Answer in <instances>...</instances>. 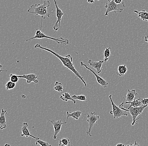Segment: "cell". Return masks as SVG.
I'll use <instances>...</instances> for the list:
<instances>
[{"instance_id":"obj_19","label":"cell","mask_w":148,"mask_h":146,"mask_svg":"<svg viewBox=\"0 0 148 146\" xmlns=\"http://www.w3.org/2000/svg\"><path fill=\"white\" fill-rule=\"evenodd\" d=\"M117 71H118V74L119 76H124L127 73V68L126 65L124 64V65H119L117 69Z\"/></svg>"},{"instance_id":"obj_6","label":"cell","mask_w":148,"mask_h":146,"mask_svg":"<svg viewBox=\"0 0 148 146\" xmlns=\"http://www.w3.org/2000/svg\"><path fill=\"white\" fill-rule=\"evenodd\" d=\"M112 96L110 95L109 96V98L110 100L111 104H112V110L110 111V113L113 115L114 118V119H117L121 118L122 116H128V114L127 113L128 112L126 111L123 109L121 108L120 107H118L117 105L114 104V102L112 99Z\"/></svg>"},{"instance_id":"obj_31","label":"cell","mask_w":148,"mask_h":146,"mask_svg":"<svg viewBox=\"0 0 148 146\" xmlns=\"http://www.w3.org/2000/svg\"><path fill=\"white\" fill-rule=\"evenodd\" d=\"M145 41L148 43V36H145Z\"/></svg>"},{"instance_id":"obj_29","label":"cell","mask_w":148,"mask_h":146,"mask_svg":"<svg viewBox=\"0 0 148 146\" xmlns=\"http://www.w3.org/2000/svg\"><path fill=\"white\" fill-rule=\"evenodd\" d=\"M126 146H140V145L139 144H138V143H137L136 141H135V143H134V144H131L130 145H127Z\"/></svg>"},{"instance_id":"obj_27","label":"cell","mask_w":148,"mask_h":146,"mask_svg":"<svg viewBox=\"0 0 148 146\" xmlns=\"http://www.w3.org/2000/svg\"><path fill=\"white\" fill-rule=\"evenodd\" d=\"M36 145H39L40 146H51V145H50L48 142H46L42 141V140H40V139H38V140H36Z\"/></svg>"},{"instance_id":"obj_14","label":"cell","mask_w":148,"mask_h":146,"mask_svg":"<svg viewBox=\"0 0 148 146\" xmlns=\"http://www.w3.org/2000/svg\"><path fill=\"white\" fill-rule=\"evenodd\" d=\"M7 114V111L3 109H2L0 116V128L1 130L7 128V122L6 121L5 114Z\"/></svg>"},{"instance_id":"obj_32","label":"cell","mask_w":148,"mask_h":146,"mask_svg":"<svg viewBox=\"0 0 148 146\" xmlns=\"http://www.w3.org/2000/svg\"><path fill=\"white\" fill-rule=\"evenodd\" d=\"M116 146H125V145H124V144H122V143H120V144H118L116 145Z\"/></svg>"},{"instance_id":"obj_2","label":"cell","mask_w":148,"mask_h":146,"mask_svg":"<svg viewBox=\"0 0 148 146\" xmlns=\"http://www.w3.org/2000/svg\"><path fill=\"white\" fill-rule=\"evenodd\" d=\"M50 5V2L49 0H43L42 4H35L30 6V8L27 10V12L36 15H39L41 16V25L40 29L42 27V19H45V16L50 17V14L48 12L47 9Z\"/></svg>"},{"instance_id":"obj_17","label":"cell","mask_w":148,"mask_h":146,"mask_svg":"<svg viewBox=\"0 0 148 146\" xmlns=\"http://www.w3.org/2000/svg\"><path fill=\"white\" fill-rule=\"evenodd\" d=\"M84 114L82 113L81 111L79 110L74 111L73 112H69L68 111L66 112L67 114V120L69 119V118L72 117L75 120H78L79 118L81 116V115Z\"/></svg>"},{"instance_id":"obj_12","label":"cell","mask_w":148,"mask_h":146,"mask_svg":"<svg viewBox=\"0 0 148 146\" xmlns=\"http://www.w3.org/2000/svg\"><path fill=\"white\" fill-rule=\"evenodd\" d=\"M21 130L22 132V134L21 135L22 136H25L26 138L30 136L33 138H35L36 140L40 139L39 138L34 136L30 134L29 129V125L27 123L24 122L23 123Z\"/></svg>"},{"instance_id":"obj_9","label":"cell","mask_w":148,"mask_h":146,"mask_svg":"<svg viewBox=\"0 0 148 146\" xmlns=\"http://www.w3.org/2000/svg\"><path fill=\"white\" fill-rule=\"evenodd\" d=\"M80 64L81 66H84V67H86L87 70L90 71V72L95 75V76L96 77V79H97V83H98V84H99L103 88H107V86H108L109 84H108V82H107L106 80L103 79L102 77H101L98 75L95 71H93L92 69H90V68H89V67L86 64L84 63L83 62H80Z\"/></svg>"},{"instance_id":"obj_26","label":"cell","mask_w":148,"mask_h":146,"mask_svg":"<svg viewBox=\"0 0 148 146\" xmlns=\"http://www.w3.org/2000/svg\"><path fill=\"white\" fill-rule=\"evenodd\" d=\"M19 79L20 78L18 77V75H16L11 74L9 75V80L16 83V84L18 82Z\"/></svg>"},{"instance_id":"obj_33","label":"cell","mask_w":148,"mask_h":146,"mask_svg":"<svg viewBox=\"0 0 148 146\" xmlns=\"http://www.w3.org/2000/svg\"><path fill=\"white\" fill-rule=\"evenodd\" d=\"M7 145H9V146H11L10 145H8V144H6V145H5V146H7Z\"/></svg>"},{"instance_id":"obj_5","label":"cell","mask_w":148,"mask_h":146,"mask_svg":"<svg viewBox=\"0 0 148 146\" xmlns=\"http://www.w3.org/2000/svg\"><path fill=\"white\" fill-rule=\"evenodd\" d=\"M105 8L106 9L105 16H108L110 12H114L116 14V12L121 13L125 8V3H116L114 0H108V2L105 4Z\"/></svg>"},{"instance_id":"obj_15","label":"cell","mask_w":148,"mask_h":146,"mask_svg":"<svg viewBox=\"0 0 148 146\" xmlns=\"http://www.w3.org/2000/svg\"><path fill=\"white\" fill-rule=\"evenodd\" d=\"M138 94V93L136 92V90H130L128 89L127 94L126 96V101L123 102L124 104H127V102H131L134 101L135 99V97Z\"/></svg>"},{"instance_id":"obj_34","label":"cell","mask_w":148,"mask_h":146,"mask_svg":"<svg viewBox=\"0 0 148 146\" xmlns=\"http://www.w3.org/2000/svg\"><path fill=\"white\" fill-rule=\"evenodd\" d=\"M97 1H100V0H97Z\"/></svg>"},{"instance_id":"obj_30","label":"cell","mask_w":148,"mask_h":146,"mask_svg":"<svg viewBox=\"0 0 148 146\" xmlns=\"http://www.w3.org/2000/svg\"><path fill=\"white\" fill-rule=\"evenodd\" d=\"M88 2L90 3H93L95 2V0H87Z\"/></svg>"},{"instance_id":"obj_18","label":"cell","mask_w":148,"mask_h":146,"mask_svg":"<svg viewBox=\"0 0 148 146\" xmlns=\"http://www.w3.org/2000/svg\"><path fill=\"white\" fill-rule=\"evenodd\" d=\"M60 99L64 101L67 102L68 101H73L74 104H75L76 103L75 99H74L72 98L71 94H70L68 92H65L60 96Z\"/></svg>"},{"instance_id":"obj_20","label":"cell","mask_w":148,"mask_h":146,"mask_svg":"<svg viewBox=\"0 0 148 146\" xmlns=\"http://www.w3.org/2000/svg\"><path fill=\"white\" fill-rule=\"evenodd\" d=\"M142 99H135L131 102H127V104H129V107H138L143 105L142 103Z\"/></svg>"},{"instance_id":"obj_25","label":"cell","mask_w":148,"mask_h":146,"mask_svg":"<svg viewBox=\"0 0 148 146\" xmlns=\"http://www.w3.org/2000/svg\"><path fill=\"white\" fill-rule=\"evenodd\" d=\"M71 96H72V98L74 99H77L81 101H86V97L84 95H78V96L76 95H71Z\"/></svg>"},{"instance_id":"obj_21","label":"cell","mask_w":148,"mask_h":146,"mask_svg":"<svg viewBox=\"0 0 148 146\" xmlns=\"http://www.w3.org/2000/svg\"><path fill=\"white\" fill-rule=\"evenodd\" d=\"M110 49L111 47H109V48H106L104 50V53H103L104 58H103V60L104 61V63L107 62L110 59L111 54Z\"/></svg>"},{"instance_id":"obj_8","label":"cell","mask_w":148,"mask_h":146,"mask_svg":"<svg viewBox=\"0 0 148 146\" xmlns=\"http://www.w3.org/2000/svg\"><path fill=\"white\" fill-rule=\"evenodd\" d=\"M56 7V21L53 26V30L55 32L58 31L61 27V22L62 18L64 15V13L59 8L56 0H53Z\"/></svg>"},{"instance_id":"obj_10","label":"cell","mask_w":148,"mask_h":146,"mask_svg":"<svg viewBox=\"0 0 148 146\" xmlns=\"http://www.w3.org/2000/svg\"><path fill=\"white\" fill-rule=\"evenodd\" d=\"M49 121L53 125V128H54V135H53V138L54 139H56L57 138V135L61 131L62 125L67 123V122H63L62 120L56 121L54 120H49Z\"/></svg>"},{"instance_id":"obj_23","label":"cell","mask_w":148,"mask_h":146,"mask_svg":"<svg viewBox=\"0 0 148 146\" xmlns=\"http://www.w3.org/2000/svg\"><path fill=\"white\" fill-rule=\"evenodd\" d=\"M53 89L56 91H58L59 92H62L63 90V86L62 84L60 82L56 81L55 82Z\"/></svg>"},{"instance_id":"obj_4","label":"cell","mask_w":148,"mask_h":146,"mask_svg":"<svg viewBox=\"0 0 148 146\" xmlns=\"http://www.w3.org/2000/svg\"><path fill=\"white\" fill-rule=\"evenodd\" d=\"M35 39H49L54 40L58 44H62V45H67L69 43V40L68 39L64 38L63 37L56 38L49 36L45 34V33H42L41 29H37L35 36L33 37L27 39L26 41L27 42V41H30V40Z\"/></svg>"},{"instance_id":"obj_7","label":"cell","mask_w":148,"mask_h":146,"mask_svg":"<svg viewBox=\"0 0 148 146\" xmlns=\"http://www.w3.org/2000/svg\"><path fill=\"white\" fill-rule=\"evenodd\" d=\"M100 117L95 112H90L89 114H87V121L88 123V130L86 132V134L89 136H91L92 135L91 134V130L94 126L95 123H97V121L99 120Z\"/></svg>"},{"instance_id":"obj_13","label":"cell","mask_w":148,"mask_h":146,"mask_svg":"<svg viewBox=\"0 0 148 146\" xmlns=\"http://www.w3.org/2000/svg\"><path fill=\"white\" fill-rule=\"evenodd\" d=\"M89 64L90 65L92 68L95 69L97 71V73H98L100 74L101 73L102 71L103 70V68H102L103 64L104 63V61H93L92 60H89L88 61Z\"/></svg>"},{"instance_id":"obj_1","label":"cell","mask_w":148,"mask_h":146,"mask_svg":"<svg viewBox=\"0 0 148 146\" xmlns=\"http://www.w3.org/2000/svg\"><path fill=\"white\" fill-rule=\"evenodd\" d=\"M34 48L35 49H41L44 50L46 51L47 52L51 53L52 54H53L54 56L58 58L59 60L61 61L63 65L66 67L67 69H69L70 71L73 72V73L76 76V78L78 77L81 81L83 82V84H84V86L85 87L86 86L87 84L86 81L84 80V78L83 77L80 75L79 73L77 71L76 69L75 68L74 66V64L73 62V57H71L70 54L66 55L65 57H63L61 56L60 54L57 53L53 51L52 50L50 49H48V48H46L41 46L40 44H36L34 46Z\"/></svg>"},{"instance_id":"obj_11","label":"cell","mask_w":148,"mask_h":146,"mask_svg":"<svg viewBox=\"0 0 148 146\" xmlns=\"http://www.w3.org/2000/svg\"><path fill=\"white\" fill-rule=\"evenodd\" d=\"M19 78H24L26 80L27 84H31L32 82L37 84L38 82V76L35 74L31 73L29 74H23V75H18Z\"/></svg>"},{"instance_id":"obj_3","label":"cell","mask_w":148,"mask_h":146,"mask_svg":"<svg viewBox=\"0 0 148 146\" xmlns=\"http://www.w3.org/2000/svg\"><path fill=\"white\" fill-rule=\"evenodd\" d=\"M123 105L124 103L122 102L121 104H120L119 107L126 111L128 112L131 114L132 119H133V121L131 123V125L132 126H134L136 123L137 121L140 118H137L138 117L139 115L142 114L144 109L146 108L147 107H148V105L147 104V105H142V106L138 107H129L127 109H125L123 108Z\"/></svg>"},{"instance_id":"obj_24","label":"cell","mask_w":148,"mask_h":146,"mask_svg":"<svg viewBox=\"0 0 148 146\" xmlns=\"http://www.w3.org/2000/svg\"><path fill=\"white\" fill-rule=\"evenodd\" d=\"M16 87V83L10 81H8L5 85V89L7 90H11L15 88Z\"/></svg>"},{"instance_id":"obj_16","label":"cell","mask_w":148,"mask_h":146,"mask_svg":"<svg viewBox=\"0 0 148 146\" xmlns=\"http://www.w3.org/2000/svg\"><path fill=\"white\" fill-rule=\"evenodd\" d=\"M134 12L137 14L138 16L141 20L145 22H148V12L146 10H142L141 11L134 10Z\"/></svg>"},{"instance_id":"obj_22","label":"cell","mask_w":148,"mask_h":146,"mask_svg":"<svg viewBox=\"0 0 148 146\" xmlns=\"http://www.w3.org/2000/svg\"><path fill=\"white\" fill-rule=\"evenodd\" d=\"M59 145L60 146H70V140L67 138H64L60 140Z\"/></svg>"},{"instance_id":"obj_28","label":"cell","mask_w":148,"mask_h":146,"mask_svg":"<svg viewBox=\"0 0 148 146\" xmlns=\"http://www.w3.org/2000/svg\"><path fill=\"white\" fill-rule=\"evenodd\" d=\"M142 103L143 105H148V98L142 99Z\"/></svg>"}]
</instances>
